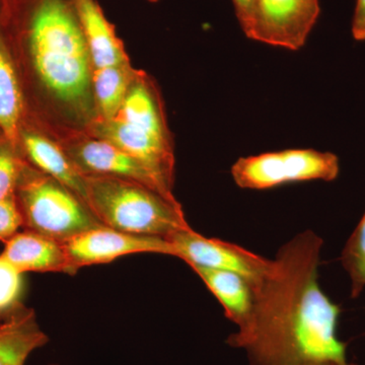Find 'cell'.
<instances>
[{"label": "cell", "mask_w": 365, "mask_h": 365, "mask_svg": "<svg viewBox=\"0 0 365 365\" xmlns=\"http://www.w3.org/2000/svg\"><path fill=\"white\" fill-rule=\"evenodd\" d=\"M140 160L173 192L174 135L170 131L162 90L150 73L135 69L116 116L98 120L88 132Z\"/></svg>", "instance_id": "3"}, {"label": "cell", "mask_w": 365, "mask_h": 365, "mask_svg": "<svg viewBox=\"0 0 365 365\" xmlns=\"http://www.w3.org/2000/svg\"><path fill=\"white\" fill-rule=\"evenodd\" d=\"M2 26L25 118L56 143L98 120L93 67L76 0H4Z\"/></svg>", "instance_id": "1"}, {"label": "cell", "mask_w": 365, "mask_h": 365, "mask_svg": "<svg viewBox=\"0 0 365 365\" xmlns=\"http://www.w3.org/2000/svg\"><path fill=\"white\" fill-rule=\"evenodd\" d=\"M23 227V220L14 197L0 201V242H6Z\"/></svg>", "instance_id": "21"}, {"label": "cell", "mask_w": 365, "mask_h": 365, "mask_svg": "<svg viewBox=\"0 0 365 365\" xmlns=\"http://www.w3.org/2000/svg\"><path fill=\"white\" fill-rule=\"evenodd\" d=\"M4 0H0V18L2 16V11H4Z\"/></svg>", "instance_id": "25"}, {"label": "cell", "mask_w": 365, "mask_h": 365, "mask_svg": "<svg viewBox=\"0 0 365 365\" xmlns=\"http://www.w3.org/2000/svg\"><path fill=\"white\" fill-rule=\"evenodd\" d=\"M351 30L355 40L365 41V0H356Z\"/></svg>", "instance_id": "22"}, {"label": "cell", "mask_w": 365, "mask_h": 365, "mask_svg": "<svg viewBox=\"0 0 365 365\" xmlns=\"http://www.w3.org/2000/svg\"><path fill=\"white\" fill-rule=\"evenodd\" d=\"M24 117L25 106L20 78L0 21V131L14 143Z\"/></svg>", "instance_id": "16"}, {"label": "cell", "mask_w": 365, "mask_h": 365, "mask_svg": "<svg viewBox=\"0 0 365 365\" xmlns=\"http://www.w3.org/2000/svg\"><path fill=\"white\" fill-rule=\"evenodd\" d=\"M323 245L312 230L295 235L255 288L251 318L227 339L246 352L250 365L348 364L346 344L337 336L340 307L319 287Z\"/></svg>", "instance_id": "2"}, {"label": "cell", "mask_w": 365, "mask_h": 365, "mask_svg": "<svg viewBox=\"0 0 365 365\" xmlns=\"http://www.w3.org/2000/svg\"><path fill=\"white\" fill-rule=\"evenodd\" d=\"M47 342L35 312L21 302L0 323V365H25L29 356Z\"/></svg>", "instance_id": "14"}, {"label": "cell", "mask_w": 365, "mask_h": 365, "mask_svg": "<svg viewBox=\"0 0 365 365\" xmlns=\"http://www.w3.org/2000/svg\"><path fill=\"white\" fill-rule=\"evenodd\" d=\"M225 309L228 319L242 328L253 314L256 290L248 280L230 271L191 267Z\"/></svg>", "instance_id": "15"}, {"label": "cell", "mask_w": 365, "mask_h": 365, "mask_svg": "<svg viewBox=\"0 0 365 365\" xmlns=\"http://www.w3.org/2000/svg\"><path fill=\"white\" fill-rule=\"evenodd\" d=\"M1 134H4V133H2V132H1V131H0V135H1Z\"/></svg>", "instance_id": "27"}, {"label": "cell", "mask_w": 365, "mask_h": 365, "mask_svg": "<svg viewBox=\"0 0 365 365\" xmlns=\"http://www.w3.org/2000/svg\"><path fill=\"white\" fill-rule=\"evenodd\" d=\"M24 160L16 143L0 135V201L14 197Z\"/></svg>", "instance_id": "19"}, {"label": "cell", "mask_w": 365, "mask_h": 365, "mask_svg": "<svg viewBox=\"0 0 365 365\" xmlns=\"http://www.w3.org/2000/svg\"><path fill=\"white\" fill-rule=\"evenodd\" d=\"M76 169L83 176H110L141 182L170 199L174 193L140 160L117 146L97 138L81 134L58 143Z\"/></svg>", "instance_id": "9"}, {"label": "cell", "mask_w": 365, "mask_h": 365, "mask_svg": "<svg viewBox=\"0 0 365 365\" xmlns=\"http://www.w3.org/2000/svg\"><path fill=\"white\" fill-rule=\"evenodd\" d=\"M16 145L29 165L66 185L86 203L85 176L76 169L58 143L25 117L19 127Z\"/></svg>", "instance_id": "11"}, {"label": "cell", "mask_w": 365, "mask_h": 365, "mask_svg": "<svg viewBox=\"0 0 365 365\" xmlns=\"http://www.w3.org/2000/svg\"><path fill=\"white\" fill-rule=\"evenodd\" d=\"M86 204L105 227L148 237H170L191 228L181 204L131 180L85 176Z\"/></svg>", "instance_id": "4"}, {"label": "cell", "mask_w": 365, "mask_h": 365, "mask_svg": "<svg viewBox=\"0 0 365 365\" xmlns=\"http://www.w3.org/2000/svg\"><path fill=\"white\" fill-rule=\"evenodd\" d=\"M14 199L25 230L58 242L105 227L81 197L26 160Z\"/></svg>", "instance_id": "5"}, {"label": "cell", "mask_w": 365, "mask_h": 365, "mask_svg": "<svg viewBox=\"0 0 365 365\" xmlns=\"http://www.w3.org/2000/svg\"><path fill=\"white\" fill-rule=\"evenodd\" d=\"M174 247L175 257L190 267L215 269L239 274L255 288L270 270L272 260L237 245L206 237L193 228L181 230L168 237Z\"/></svg>", "instance_id": "8"}, {"label": "cell", "mask_w": 365, "mask_h": 365, "mask_svg": "<svg viewBox=\"0 0 365 365\" xmlns=\"http://www.w3.org/2000/svg\"><path fill=\"white\" fill-rule=\"evenodd\" d=\"M232 2H234L235 16L242 26V32H245L251 20L255 0H232Z\"/></svg>", "instance_id": "23"}, {"label": "cell", "mask_w": 365, "mask_h": 365, "mask_svg": "<svg viewBox=\"0 0 365 365\" xmlns=\"http://www.w3.org/2000/svg\"><path fill=\"white\" fill-rule=\"evenodd\" d=\"M72 266L107 264L132 254H162L175 257L174 247L165 237H148L119 232L113 228H93L63 242Z\"/></svg>", "instance_id": "10"}, {"label": "cell", "mask_w": 365, "mask_h": 365, "mask_svg": "<svg viewBox=\"0 0 365 365\" xmlns=\"http://www.w3.org/2000/svg\"><path fill=\"white\" fill-rule=\"evenodd\" d=\"M76 4L95 71L130 64L123 42L98 0H76Z\"/></svg>", "instance_id": "13"}, {"label": "cell", "mask_w": 365, "mask_h": 365, "mask_svg": "<svg viewBox=\"0 0 365 365\" xmlns=\"http://www.w3.org/2000/svg\"><path fill=\"white\" fill-rule=\"evenodd\" d=\"M345 365H355V364H345Z\"/></svg>", "instance_id": "28"}, {"label": "cell", "mask_w": 365, "mask_h": 365, "mask_svg": "<svg viewBox=\"0 0 365 365\" xmlns=\"http://www.w3.org/2000/svg\"><path fill=\"white\" fill-rule=\"evenodd\" d=\"M148 1H150V2H158V0H148Z\"/></svg>", "instance_id": "26"}, {"label": "cell", "mask_w": 365, "mask_h": 365, "mask_svg": "<svg viewBox=\"0 0 365 365\" xmlns=\"http://www.w3.org/2000/svg\"><path fill=\"white\" fill-rule=\"evenodd\" d=\"M319 0H255L245 35L283 49H302L317 21Z\"/></svg>", "instance_id": "7"}, {"label": "cell", "mask_w": 365, "mask_h": 365, "mask_svg": "<svg viewBox=\"0 0 365 365\" xmlns=\"http://www.w3.org/2000/svg\"><path fill=\"white\" fill-rule=\"evenodd\" d=\"M341 263L349 276L351 297L356 299L365 288V213L346 242Z\"/></svg>", "instance_id": "18"}, {"label": "cell", "mask_w": 365, "mask_h": 365, "mask_svg": "<svg viewBox=\"0 0 365 365\" xmlns=\"http://www.w3.org/2000/svg\"><path fill=\"white\" fill-rule=\"evenodd\" d=\"M300 365H338L335 364H331V362H314V364H307Z\"/></svg>", "instance_id": "24"}, {"label": "cell", "mask_w": 365, "mask_h": 365, "mask_svg": "<svg viewBox=\"0 0 365 365\" xmlns=\"http://www.w3.org/2000/svg\"><path fill=\"white\" fill-rule=\"evenodd\" d=\"M1 255L23 274L55 272L74 275L78 272L67 256L63 242L30 230L18 232L7 240Z\"/></svg>", "instance_id": "12"}, {"label": "cell", "mask_w": 365, "mask_h": 365, "mask_svg": "<svg viewBox=\"0 0 365 365\" xmlns=\"http://www.w3.org/2000/svg\"><path fill=\"white\" fill-rule=\"evenodd\" d=\"M135 69L130 63L106 67L93 72V93L98 120H110L116 116L123 104Z\"/></svg>", "instance_id": "17"}, {"label": "cell", "mask_w": 365, "mask_h": 365, "mask_svg": "<svg viewBox=\"0 0 365 365\" xmlns=\"http://www.w3.org/2000/svg\"><path fill=\"white\" fill-rule=\"evenodd\" d=\"M23 273L0 255V316L4 318L21 304Z\"/></svg>", "instance_id": "20"}, {"label": "cell", "mask_w": 365, "mask_h": 365, "mask_svg": "<svg viewBox=\"0 0 365 365\" xmlns=\"http://www.w3.org/2000/svg\"><path fill=\"white\" fill-rule=\"evenodd\" d=\"M232 179L242 189L267 190L290 182L337 179L339 158L316 150H287L241 158L232 165Z\"/></svg>", "instance_id": "6"}]
</instances>
